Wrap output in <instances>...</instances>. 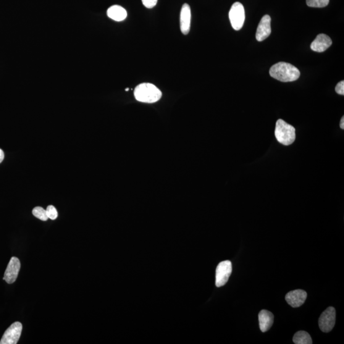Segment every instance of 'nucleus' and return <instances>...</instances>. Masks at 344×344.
<instances>
[{"mask_svg": "<svg viewBox=\"0 0 344 344\" xmlns=\"http://www.w3.org/2000/svg\"><path fill=\"white\" fill-rule=\"evenodd\" d=\"M23 330L20 322H15L5 331L0 340V344H16L19 341Z\"/></svg>", "mask_w": 344, "mask_h": 344, "instance_id": "obj_7", "label": "nucleus"}, {"mask_svg": "<svg viewBox=\"0 0 344 344\" xmlns=\"http://www.w3.org/2000/svg\"><path fill=\"white\" fill-rule=\"evenodd\" d=\"M191 12L190 5L185 4L181 9L180 15V26L181 32L184 35L190 33L191 27Z\"/></svg>", "mask_w": 344, "mask_h": 344, "instance_id": "obj_11", "label": "nucleus"}, {"mask_svg": "<svg viewBox=\"0 0 344 344\" xmlns=\"http://www.w3.org/2000/svg\"><path fill=\"white\" fill-rule=\"evenodd\" d=\"M293 342L296 344H312V340L311 335L305 331H299L296 332L293 338Z\"/></svg>", "mask_w": 344, "mask_h": 344, "instance_id": "obj_15", "label": "nucleus"}, {"mask_svg": "<svg viewBox=\"0 0 344 344\" xmlns=\"http://www.w3.org/2000/svg\"><path fill=\"white\" fill-rule=\"evenodd\" d=\"M134 96L136 100L143 103L153 104L162 96L161 91L151 83H141L136 87Z\"/></svg>", "mask_w": 344, "mask_h": 344, "instance_id": "obj_2", "label": "nucleus"}, {"mask_svg": "<svg viewBox=\"0 0 344 344\" xmlns=\"http://www.w3.org/2000/svg\"><path fill=\"white\" fill-rule=\"evenodd\" d=\"M46 212L49 219H51L52 220L56 219L57 217V215H58L56 209L52 206H49L47 207Z\"/></svg>", "mask_w": 344, "mask_h": 344, "instance_id": "obj_18", "label": "nucleus"}, {"mask_svg": "<svg viewBox=\"0 0 344 344\" xmlns=\"http://www.w3.org/2000/svg\"><path fill=\"white\" fill-rule=\"evenodd\" d=\"M270 75L280 82L288 83L298 79L300 72L295 66L288 63L279 62L270 68Z\"/></svg>", "mask_w": 344, "mask_h": 344, "instance_id": "obj_1", "label": "nucleus"}, {"mask_svg": "<svg viewBox=\"0 0 344 344\" xmlns=\"http://www.w3.org/2000/svg\"><path fill=\"white\" fill-rule=\"evenodd\" d=\"M143 4L146 8L148 9H152L154 7L156 6L157 0H141Z\"/></svg>", "mask_w": 344, "mask_h": 344, "instance_id": "obj_19", "label": "nucleus"}, {"mask_svg": "<svg viewBox=\"0 0 344 344\" xmlns=\"http://www.w3.org/2000/svg\"><path fill=\"white\" fill-rule=\"evenodd\" d=\"M271 17L269 15L262 17L257 28L256 38L257 41L262 42L269 37L271 33Z\"/></svg>", "mask_w": 344, "mask_h": 344, "instance_id": "obj_9", "label": "nucleus"}, {"mask_svg": "<svg viewBox=\"0 0 344 344\" xmlns=\"http://www.w3.org/2000/svg\"><path fill=\"white\" fill-rule=\"evenodd\" d=\"M335 91L340 95H344V81H340L335 87Z\"/></svg>", "mask_w": 344, "mask_h": 344, "instance_id": "obj_20", "label": "nucleus"}, {"mask_svg": "<svg viewBox=\"0 0 344 344\" xmlns=\"http://www.w3.org/2000/svg\"><path fill=\"white\" fill-rule=\"evenodd\" d=\"M245 10L240 2L233 4L229 12V18L232 28L235 30H240L245 22Z\"/></svg>", "mask_w": 344, "mask_h": 344, "instance_id": "obj_4", "label": "nucleus"}, {"mask_svg": "<svg viewBox=\"0 0 344 344\" xmlns=\"http://www.w3.org/2000/svg\"><path fill=\"white\" fill-rule=\"evenodd\" d=\"M332 41L325 34H319L312 42L311 45V48L312 51L317 52H322L327 51L329 47L332 46Z\"/></svg>", "mask_w": 344, "mask_h": 344, "instance_id": "obj_12", "label": "nucleus"}, {"mask_svg": "<svg viewBox=\"0 0 344 344\" xmlns=\"http://www.w3.org/2000/svg\"><path fill=\"white\" fill-rule=\"evenodd\" d=\"M32 213L34 216L38 218L39 219L44 220V221H46V220L49 219L47 215L46 210L44 209L43 207H35V208L33 209Z\"/></svg>", "mask_w": 344, "mask_h": 344, "instance_id": "obj_16", "label": "nucleus"}, {"mask_svg": "<svg viewBox=\"0 0 344 344\" xmlns=\"http://www.w3.org/2000/svg\"><path fill=\"white\" fill-rule=\"evenodd\" d=\"M4 152L2 150V149H0V164L4 161Z\"/></svg>", "mask_w": 344, "mask_h": 344, "instance_id": "obj_21", "label": "nucleus"}, {"mask_svg": "<svg viewBox=\"0 0 344 344\" xmlns=\"http://www.w3.org/2000/svg\"><path fill=\"white\" fill-rule=\"evenodd\" d=\"M107 15L115 22H123L127 17V12L124 8L119 5H114L108 9Z\"/></svg>", "mask_w": 344, "mask_h": 344, "instance_id": "obj_14", "label": "nucleus"}, {"mask_svg": "<svg viewBox=\"0 0 344 344\" xmlns=\"http://www.w3.org/2000/svg\"><path fill=\"white\" fill-rule=\"evenodd\" d=\"M336 311L334 307H330L326 309L319 319V327L322 332L328 333L335 327Z\"/></svg>", "mask_w": 344, "mask_h": 344, "instance_id": "obj_6", "label": "nucleus"}, {"mask_svg": "<svg viewBox=\"0 0 344 344\" xmlns=\"http://www.w3.org/2000/svg\"><path fill=\"white\" fill-rule=\"evenodd\" d=\"M307 293L306 291L296 290L291 291L285 296L286 301L293 308H296L302 306L306 301Z\"/></svg>", "mask_w": 344, "mask_h": 344, "instance_id": "obj_10", "label": "nucleus"}, {"mask_svg": "<svg viewBox=\"0 0 344 344\" xmlns=\"http://www.w3.org/2000/svg\"><path fill=\"white\" fill-rule=\"evenodd\" d=\"M128 90H129V89H126V91H128Z\"/></svg>", "mask_w": 344, "mask_h": 344, "instance_id": "obj_23", "label": "nucleus"}, {"mask_svg": "<svg viewBox=\"0 0 344 344\" xmlns=\"http://www.w3.org/2000/svg\"><path fill=\"white\" fill-rule=\"evenodd\" d=\"M232 272V265L231 261H224L217 265L215 273V286L221 287L228 282Z\"/></svg>", "mask_w": 344, "mask_h": 344, "instance_id": "obj_5", "label": "nucleus"}, {"mask_svg": "<svg viewBox=\"0 0 344 344\" xmlns=\"http://www.w3.org/2000/svg\"><path fill=\"white\" fill-rule=\"evenodd\" d=\"M306 2L309 7L323 8L327 6L330 0H307Z\"/></svg>", "mask_w": 344, "mask_h": 344, "instance_id": "obj_17", "label": "nucleus"}, {"mask_svg": "<svg viewBox=\"0 0 344 344\" xmlns=\"http://www.w3.org/2000/svg\"><path fill=\"white\" fill-rule=\"evenodd\" d=\"M258 319L260 330L264 333L272 327L274 317L271 312L267 310H262L259 312Z\"/></svg>", "mask_w": 344, "mask_h": 344, "instance_id": "obj_13", "label": "nucleus"}, {"mask_svg": "<svg viewBox=\"0 0 344 344\" xmlns=\"http://www.w3.org/2000/svg\"><path fill=\"white\" fill-rule=\"evenodd\" d=\"M340 127L341 129H344V117H342V119L340 120Z\"/></svg>", "mask_w": 344, "mask_h": 344, "instance_id": "obj_22", "label": "nucleus"}, {"mask_svg": "<svg viewBox=\"0 0 344 344\" xmlns=\"http://www.w3.org/2000/svg\"><path fill=\"white\" fill-rule=\"evenodd\" d=\"M21 269L19 259L16 257H12L5 270L4 280L8 284H13L16 280Z\"/></svg>", "mask_w": 344, "mask_h": 344, "instance_id": "obj_8", "label": "nucleus"}, {"mask_svg": "<svg viewBox=\"0 0 344 344\" xmlns=\"http://www.w3.org/2000/svg\"><path fill=\"white\" fill-rule=\"evenodd\" d=\"M275 136L279 143L290 146L296 139L295 128L285 120L279 119L275 125Z\"/></svg>", "mask_w": 344, "mask_h": 344, "instance_id": "obj_3", "label": "nucleus"}]
</instances>
